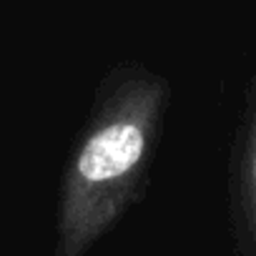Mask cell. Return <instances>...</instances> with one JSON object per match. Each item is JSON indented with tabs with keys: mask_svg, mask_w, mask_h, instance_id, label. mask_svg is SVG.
<instances>
[{
	"mask_svg": "<svg viewBox=\"0 0 256 256\" xmlns=\"http://www.w3.org/2000/svg\"><path fill=\"white\" fill-rule=\"evenodd\" d=\"M166 96V83L148 73L113 88L66 174L56 256H83L123 214L154 151Z\"/></svg>",
	"mask_w": 256,
	"mask_h": 256,
	"instance_id": "6da1fadb",
	"label": "cell"
},
{
	"mask_svg": "<svg viewBox=\"0 0 256 256\" xmlns=\"http://www.w3.org/2000/svg\"><path fill=\"white\" fill-rule=\"evenodd\" d=\"M241 196H244V211H246V224L251 241L256 246V100L246 131V144H244V166H241Z\"/></svg>",
	"mask_w": 256,
	"mask_h": 256,
	"instance_id": "7a4b0ae2",
	"label": "cell"
}]
</instances>
